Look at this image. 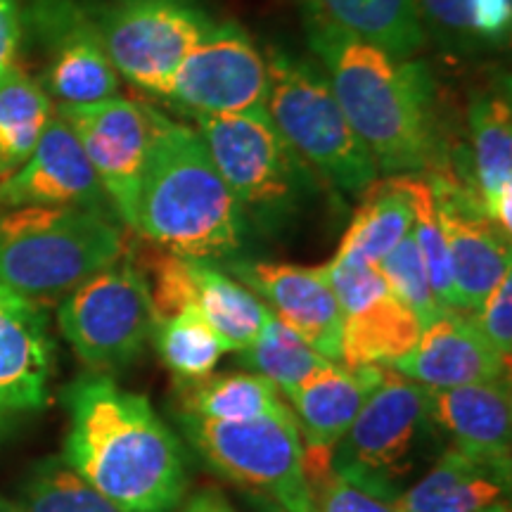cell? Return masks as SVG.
<instances>
[{
	"instance_id": "cell-1",
	"label": "cell",
	"mask_w": 512,
	"mask_h": 512,
	"mask_svg": "<svg viewBox=\"0 0 512 512\" xmlns=\"http://www.w3.org/2000/svg\"><path fill=\"white\" fill-rule=\"evenodd\" d=\"M69 425L62 458L124 512H174L188 491L181 441L147 396L107 373L62 389Z\"/></svg>"
},
{
	"instance_id": "cell-2",
	"label": "cell",
	"mask_w": 512,
	"mask_h": 512,
	"mask_svg": "<svg viewBox=\"0 0 512 512\" xmlns=\"http://www.w3.org/2000/svg\"><path fill=\"white\" fill-rule=\"evenodd\" d=\"M306 34L377 171L389 176L437 171L439 140L427 69L396 60L313 12H306Z\"/></svg>"
},
{
	"instance_id": "cell-3",
	"label": "cell",
	"mask_w": 512,
	"mask_h": 512,
	"mask_svg": "<svg viewBox=\"0 0 512 512\" xmlns=\"http://www.w3.org/2000/svg\"><path fill=\"white\" fill-rule=\"evenodd\" d=\"M150 147L138 190L136 233L190 259H230L245 240V211L202 136L147 105Z\"/></svg>"
},
{
	"instance_id": "cell-4",
	"label": "cell",
	"mask_w": 512,
	"mask_h": 512,
	"mask_svg": "<svg viewBox=\"0 0 512 512\" xmlns=\"http://www.w3.org/2000/svg\"><path fill=\"white\" fill-rule=\"evenodd\" d=\"M126 254L105 211L17 207L0 214V285L31 302L64 297Z\"/></svg>"
},
{
	"instance_id": "cell-5",
	"label": "cell",
	"mask_w": 512,
	"mask_h": 512,
	"mask_svg": "<svg viewBox=\"0 0 512 512\" xmlns=\"http://www.w3.org/2000/svg\"><path fill=\"white\" fill-rule=\"evenodd\" d=\"M266 69V112L294 155L347 195H363L380 171L351 128L328 76L278 48L268 50Z\"/></svg>"
},
{
	"instance_id": "cell-6",
	"label": "cell",
	"mask_w": 512,
	"mask_h": 512,
	"mask_svg": "<svg viewBox=\"0 0 512 512\" xmlns=\"http://www.w3.org/2000/svg\"><path fill=\"white\" fill-rule=\"evenodd\" d=\"M178 425L211 470L264 494L285 512H313L304 444L294 413L252 422H214L178 413Z\"/></svg>"
},
{
	"instance_id": "cell-7",
	"label": "cell",
	"mask_w": 512,
	"mask_h": 512,
	"mask_svg": "<svg viewBox=\"0 0 512 512\" xmlns=\"http://www.w3.org/2000/svg\"><path fill=\"white\" fill-rule=\"evenodd\" d=\"M62 337L93 373L136 363L150 342L155 311L150 285L136 261L121 259L64 294L57 311Z\"/></svg>"
},
{
	"instance_id": "cell-8",
	"label": "cell",
	"mask_w": 512,
	"mask_h": 512,
	"mask_svg": "<svg viewBox=\"0 0 512 512\" xmlns=\"http://www.w3.org/2000/svg\"><path fill=\"white\" fill-rule=\"evenodd\" d=\"M427 422L430 389L387 368L332 448V467L368 489L399 498V482L413 470Z\"/></svg>"
},
{
	"instance_id": "cell-9",
	"label": "cell",
	"mask_w": 512,
	"mask_h": 512,
	"mask_svg": "<svg viewBox=\"0 0 512 512\" xmlns=\"http://www.w3.org/2000/svg\"><path fill=\"white\" fill-rule=\"evenodd\" d=\"M200 136L242 211L275 221L297 197L304 162L285 143L266 107L240 114H195Z\"/></svg>"
},
{
	"instance_id": "cell-10",
	"label": "cell",
	"mask_w": 512,
	"mask_h": 512,
	"mask_svg": "<svg viewBox=\"0 0 512 512\" xmlns=\"http://www.w3.org/2000/svg\"><path fill=\"white\" fill-rule=\"evenodd\" d=\"M95 27L117 74L166 98L185 57L214 22L192 0H110Z\"/></svg>"
},
{
	"instance_id": "cell-11",
	"label": "cell",
	"mask_w": 512,
	"mask_h": 512,
	"mask_svg": "<svg viewBox=\"0 0 512 512\" xmlns=\"http://www.w3.org/2000/svg\"><path fill=\"white\" fill-rule=\"evenodd\" d=\"M143 259L155 318L195 306L216 330L228 351H245L259 337L268 318V306L259 302L233 275L211 261L190 259L152 247Z\"/></svg>"
},
{
	"instance_id": "cell-12",
	"label": "cell",
	"mask_w": 512,
	"mask_h": 512,
	"mask_svg": "<svg viewBox=\"0 0 512 512\" xmlns=\"http://www.w3.org/2000/svg\"><path fill=\"white\" fill-rule=\"evenodd\" d=\"M330 285L342 309V356L347 368H392L415 347L420 320L389 290L375 266L332 256Z\"/></svg>"
},
{
	"instance_id": "cell-13",
	"label": "cell",
	"mask_w": 512,
	"mask_h": 512,
	"mask_svg": "<svg viewBox=\"0 0 512 512\" xmlns=\"http://www.w3.org/2000/svg\"><path fill=\"white\" fill-rule=\"evenodd\" d=\"M57 117L74 131L114 214L126 228H136L140 178L150 147L147 105L114 95L88 105H60Z\"/></svg>"
},
{
	"instance_id": "cell-14",
	"label": "cell",
	"mask_w": 512,
	"mask_h": 512,
	"mask_svg": "<svg viewBox=\"0 0 512 512\" xmlns=\"http://www.w3.org/2000/svg\"><path fill=\"white\" fill-rule=\"evenodd\" d=\"M268 69L238 24H214L192 48L166 98L190 114H240L266 107Z\"/></svg>"
},
{
	"instance_id": "cell-15",
	"label": "cell",
	"mask_w": 512,
	"mask_h": 512,
	"mask_svg": "<svg viewBox=\"0 0 512 512\" xmlns=\"http://www.w3.org/2000/svg\"><path fill=\"white\" fill-rule=\"evenodd\" d=\"M427 178L437 202L460 313H472L503 275L512 271L510 235L484 214L482 202L463 178L446 169L432 171Z\"/></svg>"
},
{
	"instance_id": "cell-16",
	"label": "cell",
	"mask_w": 512,
	"mask_h": 512,
	"mask_svg": "<svg viewBox=\"0 0 512 512\" xmlns=\"http://www.w3.org/2000/svg\"><path fill=\"white\" fill-rule=\"evenodd\" d=\"M228 273L261 297L285 328L328 361L342 356V309L330 285L328 266L275 261H230Z\"/></svg>"
},
{
	"instance_id": "cell-17",
	"label": "cell",
	"mask_w": 512,
	"mask_h": 512,
	"mask_svg": "<svg viewBox=\"0 0 512 512\" xmlns=\"http://www.w3.org/2000/svg\"><path fill=\"white\" fill-rule=\"evenodd\" d=\"M17 207H110L81 143L57 114L27 162L0 181V209Z\"/></svg>"
},
{
	"instance_id": "cell-18",
	"label": "cell",
	"mask_w": 512,
	"mask_h": 512,
	"mask_svg": "<svg viewBox=\"0 0 512 512\" xmlns=\"http://www.w3.org/2000/svg\"><path fill=\"white\" fill-rule=\"evenodd\" d=\"M53 368L55 344L46 311L0 285V413L46 406Z\"/></svg>"
},
{
	"instance_id": "cell-19",
	"label": "cell",
	"mask_w": 512,
	"mask_h": 512,
	"mask_svg": "<svg viewBox=\"0 0 512 512\" xmlns=\"http://www.w3.org/2000/svg\"><path fill=\"white\" fill-rule=\"evenodd\" d=\"M427 389L510 377V361L486 342L470 313L444 311L420 330L418 342L392 366Z\"/></svg>"
},
{
	"instance_id": "cell-20",
	"label": "cell",
	"mask_w": 512,
	"mask_h": 512,
	"mask_svg": "<svg viewBox=\"0 0 512 512\" xmlns=\"http://www.w3.org/2000/svg\"><path fill=\"white\" fill-rule=\"evenodd\" d=\"M430 422L451 437V448L479 458L510 460V377L430 389Z\"/></svg>"
},
{
	"instance_id": "cell-21",
	"label": "cell",
	"mask_w": 512,
	"mask_h": 512,
	"mask_svg": "<svg viewBox=\"0 0 512 512\" xmlns=\"http://www.w3.org/2000/svg\"><path fill=\"white\" fill-rule=\"evenodd\" d=\"M510 460L448 448L439 463L396 498V512H494L508 503Z\"/></svg>"
},
{
	"instance_id": "cell-22",
	"label": "cell",
	"mask_w": 512,
	"mask_h": 512,
	"mask_svg": "<svg viewBox=\"0 0 512 512\" xmlns=\"http://www.w3.org/2000/svg\"><path fill=\"white\" fill-rule=\"evenodd\" d=\"M382 366L347 368L330 361L302 384L290 389L285 399L297 418L302 444L313 448H335L344 437L361 406L373 394L384 375Z\"/></svg>"
},
{
	"instance_id": "cell-23",
	"label": "cell",
	"mask_w": 512,
	"mask_h": 512,
	"mask_svg": "<svg viewBox=\"0 0 512 512\" xmlns=\"http://www.w3.org/2000/svg\"><path fill=\"white\" fill-rule=\"evenodd\" d=\"M46 17L50 29L48 88L62 105H88L114 98L119 91V74L107 55L98 27L91 19L62 5Z\"/></svg>"
},
{
	"instance_id": "cell-24",
	"label": "cell",
	"mask_w": 512,
	"mask_h": 512,
	"mask_svg": "<svg viewBox=\"0 0 512 512\" xmlns=\"http://www.w3.org/2000/svg\"><path fill=\"white\" fill-rule=\"evenodd\" d=\"M472 152L465 185L475 190L484 214L510 235L512 230V114L503 95H484L470 107Z\"/></svg>"
},
{
	"instance_id": "cell-25",
	"label": "cell",
	"mask_w": 512,
	"mask_h": 512,
	"mask_svg": "<svg viewBox=\"0 0 512 512\" xmlns=\"http://www.w3.org/2000/svg\"><path fill=\"white\" fill-rule=\"evenodd\" d=\"M178 413L214 422H252L290 413V403L264 375L252 370L209 373L192 382H178Z\"/></svg>"
},
{
	"instance_id": "cell-26",
	"label": "cell",
	"mask_w": 512,
	"mask_h": 512,
	"mask_svg": "<svg viewBox=\"0 0 512 512\" xmlns=\"http://www.w3.org/2000/svg\"><path fill=\"white\" fill-rule=\"evenodd\" d=\"M306 12L328 19L347 34L408 60L425 43V24L415 0H304Z\"/></svg>"
},
{
	"instance_id": "cell-27",
	"label": "cell",
	"mask_w": 512,
	"mask_h": 512,
	"mask_svg": "<svg viewBox=\"0 0 512 512\" xmlns=\"http://www.w3.org/2000/svg\"><path fill=\"white\" fill-rule=\"evenodd\" d=\"M361 197L335 256L377 266L413 230V202L406 174L384 181L377 178Z\"/></svg>"
},
{
	"instance_id": "cell-28",
	"label": "cell",
	"mask_w": 512,
	"mask_h": 512,
	"mask_svg": "<svg viewBox=\"0 0 512 512\" xmlns=\"http://www.w3.org/2000/svg\"><path fill=\"white\" fill-rule=\"evenodd\" d=\"M53 119L46 88L12 67L0 79V178L27 162Z\"/></svg>"
},
{
	"instance_id": "cell-29",
	"label": "cell",
	"mask_w": 512,
	"mask_h": 512,
	"mask_svg": "<svg viewBox=\"0 0 512 512\" xmlns=\"http://www.w3.org/2000/svg\"><path fill=\"white\" fill-rule=\"evenodd\" d=\"M150 342L176 382H192L214 373L219 358L228 351L195 306L155 318Z\"/></svg>"
},
{
	"instance_id": "cell-30",
	"label": "cell",
	"mask_w": 512,
	"mask_h": 512,
	"mask_svg": "<svg viewBox=\"0 0 512 512\" xmlns=\"http://www.w3.org/2000/svg\"><path fill=\"white\" fill-rule=\"evenodd\" d=\"M19 508L24 512H124L62 456H48L31 465L19 486Z\"/></svg>"
},
{
	"instance_id": "cell-31",
	"label": "cell",
	"mask_w": 512,
	"mask_h": 512,
	"mask_svg": "<svg viewBox=\"0 0 512 512\" xmlns=\"http://www.w3.org/2000/svg\"><path fill=\"white\" fill-rule=\"evenodd\" d=\"M240 356L242 366L271 380L283 396L330 363L302 337L285 328L273 313H268L259 337L245 351H240Z\"/></svg>"
},
{
	"instance_id": "cell-32",
	"label": "cell",
	"mask_w": 512,
	"mask_h": 512,
	"mask_svg": "<svg viewBox=\"0 0 512 512\" xmlns=\"http://www.w3.org/2000/svg\"><path fill=\"white\" fill-rule=\"evenodd\" d=\"M408 192H411L413 202V242L418 247L425 264L427 280L437 297L441 309L460 311L456 285H453L451 261H448V249L444 233H441V223L437 216V202H434V190L430 178L425 174H406Z\"/></svg>"
},
{
	"instance_id": "cell-33",
	"label": "cell",
	"mask_w": 512,
	"mask_h": 512,
	"mask_svg": "<svg viewBox=\"0 0 512 512\" xmlns=\"http://www.w3.org/2000/svg\"><path fill=\"white\" fill-rule=\"evenodd\" d=\"M304 475L313 512H396V496L339 475L332 448L304 446Z\"/></svg>"
},
{
	"instance_id": "cell-34",
	"label": "cell",
	"mask_w": 512,
	"mask_h": 512,
	"mask_svg": "<svg viewBox=\"0 0 512 512\" xmlns=\"http://www.w3.org/2000/svg\"><path fill=\"white\" fill-rule=\"evenodd\" d=\"M420 15L456 36L505 41L512 24V0H415Z\"/></svg>"
},
{
	"instance_id": "cell-35",
	"label": "cell",
	"mask_w": 512,
	"mask_h": 512,
	"mask_svg": "<svg viewBox=\"0 0 512 512\" xmlns=\"http://www.w3.org/2000/svg\"><path fill=\"white\" fill-rule=\"evenodd\" d=\"M375 268L380 271L384 283L389 285V290L415 313L422 328L446 311L441 309L437 297H434L430 280H427L425 264H422V256L413 242V235L401 240Z\"/></svg>"
},
{
	"instance_id": "cell-36",
	"label": "cell",
	"mask_w": 512,
	"mask_h": 512,
	"mask_svg": "<svg viewBox=\"0 0 512 512\" xmlns=\"http://www.w3.org/2000/svg\"><path fill=\"white\" fill-rule=\"evenodd\" d=\"M472 323L486 337V342L510 361L512 354V271L505 273L494 290L470 313Z\"/></svg>"
},
{
	"instance_id": "cell-37",
	"label": "cell",
	"mask_w": 512,
	"mask_h": 512,
	"mask_svg": "<svg viewBox=\"0 0 512 512\" xmlns=\"http://www.w3.org/2000/svg\"><path fill=\"white\" fill-rule=\"evenodd\" d=\"M19 41H22V17L15 0H0V79L15 67Z\"/></svg>"
},
{
	"instance_id": "cell-38",
	"label": "cell",
	"mask_w": 512,
	"mask_h": 512,
	"mask_svg": "<svg viewBox=\"0 0 512 512\" xmlns=\"http://www.w3.org/2000/svg\"><path fill=\"white\" fill-rule=\"evenodd\" d=\"M181 512H238L228 496L216 486H200V489L185 501Z\"/></svg>"
},
{
	"instance_id": "cell-39",
	"label": "cell",
	"mask_w": 512,
	"mask_h": 512,
	"mask_svg": "<svg viewBox=\"0 0 512 512\" xmlns=\"http://www.w3.org/2000/svg\"><path fill=\"white\" fill-rule=\"evenodd\" d=\"M0 512H24L19 508V503H12V501H5V498H0Z\"/></svg>"
},
{
	"instance_id": "cell-40",
	"label": "cell",
	"mask_w": 512,
	"mask_h": 512,
	"mask_svg": "<svg viewBox=\"0 0 512 512\" xmlns=\"http://www.w3.org/2000/svg\"><path fill=\"white\" fill-rule=\"evenodd\" d=\"M10 418H12V415H8V413H0V439H3L5 434H8Z\"/></svg>"
},
{
	"instance_id": "cell-41",
	"label": "cell",
	"mask_w": 512,
	"mask_h": 512,
	"mask_svg": "<svg viewBox=\"0 0 512 512\" xmlns=\"http://www.w3.org/2000/svg\"><path fill=\"white\" fill-rule=\"evenodd\" d=\"M503 508H508V503H505V505H501V508H496L494 512H498V510H503Z\"/></svg>"
},
{
	"instance_id": "cell-42",
	"label": "cell",
	"mask_w": 512,
	"mask_h": 512,
	"mask_svg": "<svg viewBox=\"0 0 512 512\" xmlns=\"http://www.w3.org/2000/svg\"><path fill=\"white\" fill-rule=\"evenodd\" d=\"M498 512H510V505H508V508H503V510H498Z\"/></svg>"
}]
</instances>
